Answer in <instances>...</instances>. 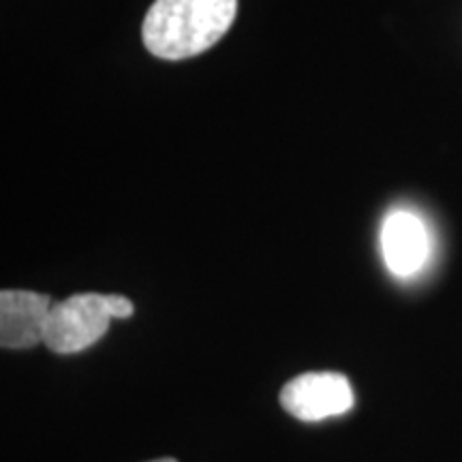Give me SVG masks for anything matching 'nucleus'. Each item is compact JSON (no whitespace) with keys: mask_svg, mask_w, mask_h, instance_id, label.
<instances>
[{"mask_svg":"<svg viewBox=\"0 0 462 462\" xmlns=\"http://www.w3.org/2000/svg\"><path fill=\"white\" fill-rule=\"evenodd\" d=\"M381 251L388 270L398 279L418 274L430 253L426 225L409 210L390 212L381 227Z\"/></svg>","mask_w":462,"mask_h":462,"instance_id":"obj_4","label":"nucleus"},{"mask_svg":"<svg viewBox=\"0 0 462 462\" xmlns=\"http://www.w3.org/2000/svg\"><path fill=\"white\" fill-rule=\"evenodd\" d=\"M282 409L302 421H319L343 415L354 407L356 396L349 379L340 373H304L281 390Z\"/></svg>","mask_w":462,"mask_h":462,"instance_id":"obj_3","label":"nucleus"},{"mask_svg":"<svg viewBox=\"0 0 462 462\" xmlns=\"http://www.w3.org/2000/svg\"><path fill=\"white\" fill-rule=\"evenodd\" d=\"M50 310L51 302L43 293L5 289L0 293V345L5 349H31L43 343Z\"/></svg>","mask_w":462,"mask_h":462,"instance_id":"obj_5","label":"nucleus"},{"mask_svg":"<svg viewBox=\"0 0 462 462\" xmlns=\"http://www.w3.org/2000/svg\"><path fill=\"white\" fill-rule=\"evenodd\" d=\"M238 0H154L142 24L152 56L182 60L204 54L234 24Z\"/></svg>","mask_w":462,"mask_h":462,"instance_id":"obj_1","label":"nucleus"},{"mask_svg":"<svg viewBox=\"0 0 462 462\" xmlns=\"http://www.w3.org/2000/svg\"><path fill=\"white\" fill-rule=\"evenodd\" d=\"M135 313L129 298L116 293H78L51 306L43 343L56 354H78L107 332L112 319Z\"/></svg>","mask_w":462,"mask_h":462,"instance_id":"obj_2","label":"nucleus"},{"mask_svg":"<svg viewBox=\"0 0 462 462\" xmlns=\"http://www.w3.org/2000/svg\"><path fill=\"white\" fill-rule=\"evenodd\" d=\"M150 462H176L173 458H159V460H150Z\"/></svg>","mask_w":462,"mask_h":462,"instance_id":"obj_6","label":"nucleus"}]
</instances>
